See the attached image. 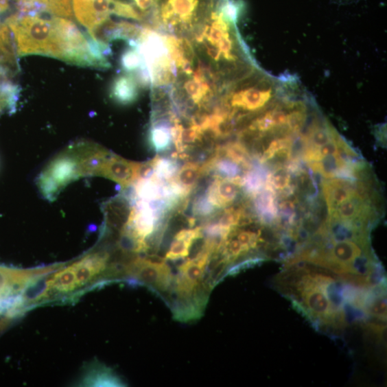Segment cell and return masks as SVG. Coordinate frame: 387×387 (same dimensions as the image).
Listing matches in <instances>:
<instances>
[{"mask_svg":"<svg viewBox=\"0 0 387 387\" xmlns=\"http://www.w3.org/2000/svg\"><path fill=\"white\" fill-rule=\"evenodd\" d=\"M274 283L322 332L338 336L353 324L386 317L384 283L347 278L305 261L287 263Z\"/></svg>","mask_w":387,"mask_h":387,"instance_id":"6da1fadb","label":"cell"},{"mask_svg":"<svg viewBox=\"0 0 387 387\" xmlns=\"http://www.w3.org/2000/svg\"><path fill=\"white\" fill-rule=\"evenodd\" d=\"M6 24L12 32L16 54L19 57L39 55L57 58L75 66L108 69L110 48L93 40L75 23L60 17L19 12Z\"/></svg>","mask_w":387,"mask_h":387,"instance_id":"7a4b0ae2","label":"cell"},{"mask_svg":"<svg viewBox=\"0 0 387 387\" xmlns=\"http://www.w3.org/2000/svg\"><path fill=\"white\" fill-rule=\"evenodd\" d=\"M224 0H154L144 27L176 37L192 34Z\"/></svg>","mask_w":387,"mask_h":387,"instance_id":"3957f363","label":"cell"},{"mask_svg":"<svg viewBox=\"0 0 387 387\" xmlns=\"http://www.w3.org/2000/svg\"><path fill=\"white\" fill-rule=\"evenodd\" d=\"M108 259L106 253H94L67 268L56 270L34 296L23 302L24 307L26 303L32 306L56 298L72 297L103 275Z\"/></svg>","mask_w":387,"mask_h":387,"instance_id":"277c9868","label":"cell"},{"mask_svg":"<svg viewBox=\"0 0 387 387\" xmlns=\"http://www.w3.org/2000/svg\"><path fill=\"white\" fill-rule=\"evenodd\" d=\"M165 261L154 256L138 257L126 266L124 271L136 281L164 292L173 281L171 268Z\"/></svg>","mask_w":387,"mask_h":387,"instance_id":"5b68a950","label":"cell"},{"mask_svg":"<svg viewBox=\"0 0 387 387\" xmlns=\"http://www.w3.org/2000/svg\"><path fill=\"white\" fill-rule=\"evenodd\" d=\"M73 13L88 32L99 26L112 14L111 0H72Z\"/></svg>","mask_w":387,"mask_h":387,"instance_id":"8992f818","label":"cell"},{"mask_svg":"<svg viewBox=\"0 0 387 387\" xmlns=\"http://www.w3.org/2000/svg\"><path fill=\"white\" fill-rule=\"evenodd\" d=\"M141 167V163L110 154L104 160L98 175L107 177L123 188H127L139 179Z\"/></svg>","mask_w":387,"mask_h":387,"instance_id":"52a82bcc","label":"cell"},{"mask_svg":"<svg viewBox=\"0 0 387 387\" xmlns=\"http://www.w3.org/2000/svg\"><path fill=\"white\" fill-rule=\"evenodd\" d=\"M243 187V177L237 176L234 178H223L215 176L213 181L206 189L209 200L218 209L231 205L239 195Z\"/></svg>","mask_w":387,"mask_h":387,"instance_id":"ba28073f","label":"cell"},{"mask_svg":"<svg viewBox=\"0 0 387 387\" xmlns=\"http://www.w3.org/2000/svg\"><path fill=\"white\" fill-rule=\"evenodd\" d=\"M201 227L183 229L174 235L170 247L165 255V261H176L188 257L191 248L196 241L203 237Z\"/></svg>","mask_w":387,"mask_h":387,"instance_id":"9c48e42d","label":"cell"},{"mask_svg":"<svg viewBox=\"0 0 387 387\" xmlns=\"http://www.w3.org/2000/svg\"><path fill=\"white\" fill-rule=\"evenodd\" d=\"M141 88L136 78L132 74H123L114 80L110 88L113 100L122 104H131L137 101Z\"/></svg>","mask_w":387,"mask_h":387,"instance_id":"30bf717a","label":"cell"},{"mask_svg":"<svg viewBox=\"0 0 387 387\" xmlns=\"http://www.w3.org/2000/svg\"><path fill=\"white\" fill-rule=\"evenodd\" d=\"M172 119L163 118L151 120L149 141L156 153H163L170 150L173 144Z\"/></svg>","mask_w":387,"mask_h":387,"instance_id":"8fae6325","label":"cell"},{"mask_svg":"<svg viewBox=\"0 0 387 387\" xmlns=\"http://www.w3.org/2000/svg\"><path fill=\"white\" fill-rule=\"evenodd\" d=\"M204 176L205 174L202 164L187 161L170 180L178 185L187 196H190Z\"/></svg>","mask_w":387,"mask_h":387,"instance_id":"7c38bea8","label":"cell"},{"mask_svg":"<svg viewBox=\"0 0 387 387\" xmlns=\"http://www.w3.org/2000/svg\"><path fill=\"white\" fill-rule=\"evenodd\" d=\"M16 3H27L39 5L45 12L56 17L72 20V0H15Z\"/></svg>","mask_w":387,"mask_h":387,"instance_id":"4fadbf2b","label":"cell"},{"mask_svg":"<svg viewBox=\"0 0 387 387\" xmlns=\"http://www.w3.org/2000/svg\"><path fill=\"white\" fill-rule=\"evenodd\" d=\"M83 384H85V386H123V383L119 379L111 373H109L107 369L102 368L98 369L94 368L91 372L89 373Z\"/></svg>","mask_w":387,"mask_h":387,"instance_id":"5bb4252c","label":"cell"},{"mask_svg":"<svg viewBox=\"0 0 387 387\" xmlns=\"http://www.w3.org/2000/svg\"><path fill=\"white\" fill-rule=\"evenodd\" d=\"M180 169L176 159L164 158L156 155L154 176L160 181L167 183L172 180Z\"/></svg>","mask_w":387,"mask_h":387,"instance_id":"9a60e30c","label":"cell"},{"mask_svg":"<svg viewBox=\"0 0 387 387\" xmlns=\"http://www.w3.org/2000/svg\"><path fill=\"white\" fill-rule=\"evenodd\" d=\"M218 208L209 200L206 191L198 195L192 205L193 217L196 218H211L218 211Z\"/></svg>","mask_w":387,"mask_h":387,"instance_id":"2e32d148","label":"cell"},{"mask_svg":"<svg viewBox=\"0 0 387 387\" xmlns=\"http://www.w3.org/2000/svg\"><path fill=\"white\" fill-rule=\"evenodd\" d=\"M10 8V0H0V14L5 13Z\"/></svg>","mask_w":387,"mask_h":387,"instance_id":"e0dca14e","label":"cell"}]
</instances>
